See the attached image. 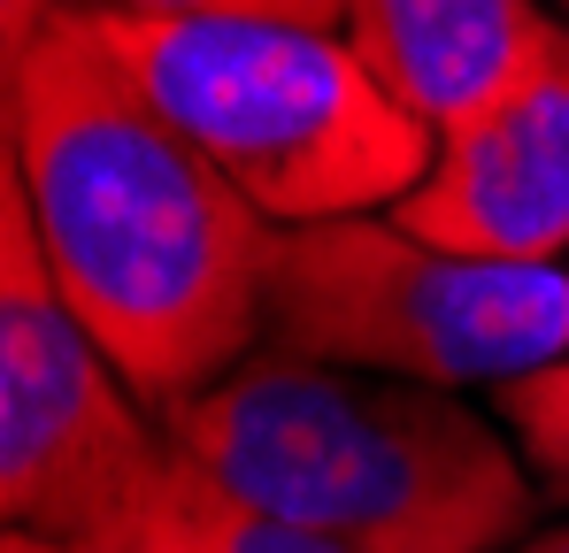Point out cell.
<instances>
[{"label": "cell", "mask_w": 569, "mask_h": 553, "mask_svg": "<svg viewBox=\"0 0 569 553\" xmlns=\"http://www.w3.org/2000/svg\"><path fill=\"white\" fill-rule=\"evenodd\" d=\"M170 439L47 270L0 100V531L131 553Z\"/></svg>", "instance_id": "cell-5"}, {"label": "cell", "mask_w": 569, "mask_h": 553, "mask_svg": "<svg viewBox=\"0 0 569 553\" xmlns=\"http://www.w3.org/2000/svg\"><path fill=\"white\" fill-rule=\"evenodd\" d=\"M555 23L539 0H347V39L431 131L485 108Z\"/></svg>", "instance_id": "cell-7"}, {"label": "cell", "mask_w": 569, "mask_h": 553, "mask_svg": "<svg viewBox=\"0 0 569 553\" xmlns=\"http://www.w3.org/2000/svg\"><path fill=\"white\" fill-rule=\"evenodd\" d=\"M262 346L439 392L569 362V262H477L385 215L300 223L270 239Z\"/></svg>", "instance_id": "cell-4"}, {"label": "cell", "mask_w": 569, "mask_h": 553, "mask_svg": "<svg viewBox=\"0 0 569 553\" xmlns=\"http://www.w3.org/2000/svg\"><path fill=\"white\" fill-rule=\"evenodd\" d=\"M392 223L477 262H569V23L485 108L431 131V170Z\"/></svg>", "instance_id": "cell-6"}, {"label": "cell", "mask_w": 569, "mask_h": 553, "mask_svg": "<svg viewBox=\"0 0 569 553\" xmlns=\"http://www.w3.org/2000/svg\"><path fill=\"white\" fill-rule=\"evenodd\" d=\"M123 16H162V23H192V16H284V23H331L347 31V0H100Z\"/></svg>", "instance_id": "cell-10"}, {"label": "cell", "mask_w": 569, "mask_h": 553, "mask_svg": "<svg viewBox=\"0 0 569 553\" xmlns=\"http://www.w3.org/2000/svg\"><path fill=\"white\" fill-rule=\"evenodd\" d=\"M562 8H569V0H562ZM562 23H569V16H562Z\"/></svg>", "instance_id": "cell-14"}, {"label": "cell", "mask_w": 569, "mask_h": 553, "mask_svg": "<svg viewBox=\"0 0 569 553\" xmlns=\"http://www.w3.org/2000/svg\"><path fill=\"white\" fill-rule=\"evenodd\" d=\"M508 553H569V523L562 531H531L523 546H508Z\"/></svg>", "instance_id": "cell-13"}, {"label": "cell", "mask_w": 569, "mask_h": 553, "mask_svg": "<svg viewBox=\"0 0 569 553\" xmlns=\"http://www.w3.org/2000/svg\"><path fill=\"white\" fill-rule=\"evenodd\" d=\"M131 553H347V546L308 539L292 523H270V515L223 500L216 484H200L186 461H170V476H162Z\"/></svg>", "instance_id": "cell-8"}, {"label": "cell", "mask_w": 569, "mask_h": 553, "mask_svg": "<svg viewBox=\"0 0 569 553\" xmlns=\"http://www.w3.org/2000/svg\"><path fill=\"white\" fill-rule=\"evenodd\" d=\"M162 439L223 500L347 553H508L539 523L508 423L408 376L262 346L162 415Z\"/></svg>", "instance_id": "cell-2"}, {"label": "cell", "mask_w": 569, "mask_h": 553, "mask_svg": "<svg viewBox=\"0 0 569 553\" xmlns=\"http://www.w3.org/2000/svg\"><path fill=\"white\" fill-rule=\"evenodd\" d=\"M500 423H508V439L523 446V461L539 476L569 484V362L539 369V376H516L500 392Z\"/></svg>", "instance_id": "cell-9"}, {"label": "cell", "mask_w": 569, "mask_h": 553, "mask_svg": "<svg viewBox=\"0 0 569 553\" xmlns=\"http://www.w3.org/2000/svg\"><path fill=\"white\" fill-rule=\"evenodd\" d=\"M154 115L192 139L262 223L385 215L431 170V123L400 108L362 47L331 23L284 16H123L86 0Z\"/></svg>", "instance_id": "cell-3"}, {"label": "cell", "mask_w": 569, "mask_h": 553, "mask_svg": "<svg viewBox=\"0 0 569 553\" xmlns=\"http://www.w3.org/2000/svg\"><path fill=\"white\" fill-rule=\"evenodd\" d=\"M0 100L47 270L154 423L262 354L278 223L154 115L86 0L31 31L0 70Z\"/></svg>", "instance_id": "cell-1"}, {"label": "cell", "mask_w": 569, "mask_h": 553, "mask_svg": "<svg viewBox=\"0 0 569 553\" xmlns=\"http://www.w3.org/2000/svg\"><path fill=\"white\" fill-rule=\"evenodd\" d=\"M0 553H100V546H70V539H39V531H0Z\"/></svg>", "instance_id": "cell-12"}, {"label": "cell", "mask_w": 569, "mask_h": 553, "mask_svg": "<svg viewBox=\"0 0 569 553\" xmlns=\"http://www.w3.org/2000/svg\"><path fill=\"white\" fill-rule=\"evenodd\" d=\"M70 0H0V70L31 47V31L47 23V16H62Z\"/></svg>", "instance_id": "cell-11"}]
</instances>
